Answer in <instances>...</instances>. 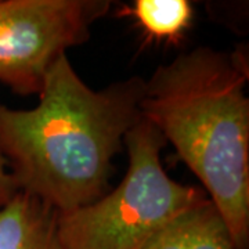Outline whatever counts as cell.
Listing matches in <instances>:
<instances>
[{
  "label": "cell",
  "mask_w": 249,
  "mask_h": 249,
  "mask_svg": "<svg viewBox=\"0 0 249 249\" xmlns=\"http://www.w3.org/2000/svg\"><path fill=\"white\" fill-rule=\"evenodd\" d=\"M0 249H62L58 212L19 191L0 212Z\"/></svg>",
  "instance_id": "8992f818"
},
{
  "label": "cell",
  "mask_w": 249,
  "mask_h": 249,
  "mask_svg": "<svg viewBox=\"0 0 249 249\" xmlns=\"http://www.w3.org/2000/svg\"><path fill=\"white\" fill-rule=\"evenodd\" d=\"M166 144L145 119L127 132L129 166L122 181L96 202L58 213L62 249H137L172 217L209 198L202 187L166 173L160 162Z\"/></svg>",
  "instance_id": "3957f363"
},
{
  "label": "cell",
  "mask_w": 249,
  "mask_h": 249,
  "mask_svg": "<svg viewBox=\"0 0 249 249\" xmlns=\"http://www.w3.org/2000/svg\"><path fill=\"white\" fill-rule=\"evenodd\" d=\"M137 249H234L219 209L208 198L180 212Z\"/></svg>",
  "instance_id": "5b68a950"
},
{
  "label": "cell",
  "mask_w": 249,
  "mask_h": 249,
  "mask_svg": "<svg viewBox=\"0 0 249 249\" xmlns=\"http://www.w3.org/2000/svg\"><path fill=\"white\" fill-rule=\"evenodd\" d=\"M121 14L133 17L148 40L175 46L194 19V9L187 0H134Z\"/></svg>",
  "instance_id": "52a82bcc"
},
{
  "label": "cell",
  "mask_w": 249,
  "mask_h": 249,
  "mask_svg": "<svg viewBox=\"0 0 249 249\" xmlns=\"http://www.w3.org/2000/svg\"><path fill=\"white\" fill-rule=\"evenodd\" d=\"M144 82L130 76L93 90L64 55L47 72L35 108L0 101V155L19 190L60 214L106 196L124 137L142 119Z\"/></svg>",
  "instance_id": "6da1fadb"
},
{
  "label": "cell",
  "mask_w": 249,
  "mask_h": 249,
  "mask_svg": "<svg viewBox=\"0 0 249 249\" xmlns=\"http://www.w3.org/2000/svg\"><path fill=\"white\" fill-rule=\"evenodd\" d=\"M16 178L10 172L9 166L4 158L0 155V212L14 199V196L19 193Z\"/></svg>",
  "instance_id": "ba28073f"
},
{
  "label": "cell",
  "mask_w": 249,
  "mask_h": 249,
  "mask_svg": "<svg viewBox=\"0 0 249 249\" xmlns=\"http://www.w3.org/2000/svg\"><path fill=\"white\" fill-rule=\"evenodd\" d=\"M248 50L198 46L144 82L140 112L219 209L234 249H249Z\"/></svg>",
  "instance_id": "7a4b0ae2"
},
{
  "label": "cell",
  "mask_w": 249,
  "mask_h": 249,
  "mask_svg": "<svg viewBox=\"0 0 249 249\" xmlns=\"http://www.w3.org/2000/svg\"><path fill=\"white\" fill-rule=\"evenodd\" d=\"M109 0H0V83L28 97L67 50L86 43Z\"/></svg>",
  "instance_id": "277c9868"
}]
</instances>
